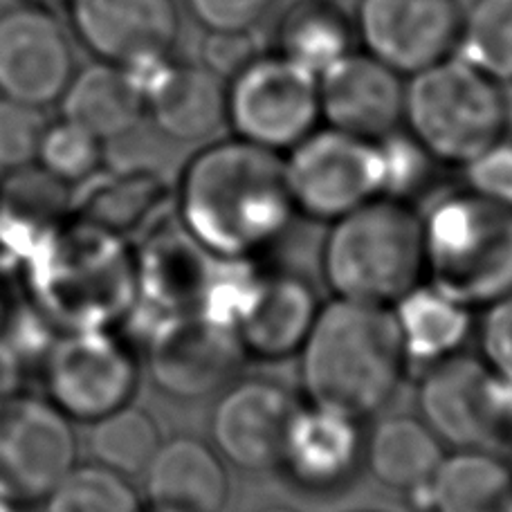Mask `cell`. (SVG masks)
Segmentation results:
<instances>
[{
  "label": "cell",
  "instance_id": "obj_1",
  "mask_svg": "<svg viewBox=\"0 0 512 512\" xmlns=\"http://www.w3.org/2000/svg\"><path fill=\"white\" fill-rule=\"evenodd\" d=\"M281 153L241 137L207 144L178 182V221L223 259H256L295 218Z\"/></svg>",
  "mask_w": 512,
  "mask_h": 512
},
{
  "label": "cell",
  "instance_id": "obj_2",
  "mask_svg": "<svg viewBox=\"0 0 512 512\" xmlns=\"http://www.w3.org/2000/svg\"><path fill=\"white\" fill-rule=\"evenodd\" d=\"M299 355L310 405L355 420L396 396L409 364L391 308L337 297L319 306Z\"/></svg>",
  "mask_w": 512,
  "mask_h": 512
},
{
  "label": "cell",
  "instance_id": "obj_3",
  "mask_svg": "<svg viewBox=\"0 0 512 512\" xmlns=\"http://www.w3.org/2000/svg\"><path fill=\"white\" fill-rule=\"evenodd\" d=\"M322 274L337 299L391 308L425 277L423 216L407 200L378 196L337 218Z\"/></svg>",
  "mask_w": 512,
  "mask_h": 512
},
{
  "label": "cell",
  "instance_id": "obj_4",
  "mask_svg": "<svg viewBox=\"0 0 512 512\" xmlns=\"http://www.w3.org/2000/svg\"><path fill=\"white\" fill-rule=\"evenodd\" d=\"M425 277L465 308L512 292V207L472 191L438 200L423 216Z\"/></svg>",
  "mask_w": 512,
  "mask_h": 512
},
{
  "label": "cell",
  "instance_id": "obj_5",
  "mask_svg": "<svg viewBox=\"0 0 512 512\" xmlns=\"http://www.w3.org/2000/svg\"><path fill=\"white\" fill-rule=\"evenodd\" d=\"M402 126L438 164L465 167L506 140L510 102L504 86L450 54L407 77Z\"/></svg>",
  "mask_w": 512,
  "mask_h": 512
},
{
  "label": "cell",
  "instance_id": "obj_6",
  "mask_svg": "<svg viewBox=\"0 0 512 512\" xmlns=\"http://www.w3.org/2000/svg\"><path fill=\"white\" fill-rule=\"evenodd\" d=\"M425 425L456 450L508 456L512 447V382L486 362L456 353L427 367L418 387Z\"/></svg>",
  "mask_w": 512,
  "mask_h": 512
},
{
  "label": "cell",
  "instance_id": "obj_7",
  "mask_svg": "<svg viewBox=\"0 0 512 512\" xmlns=\"http://www.w3.org/2000/svg\"><path fill=\"white\" fill-rule=\"evenodd\" d=\"M317 77L277 52H261L227 81V124L234 137L283 153L319 128Z\"/></svg>",
  "mask_w": 512,
  "mask_h": 512
},
{
  "label": "cell",
  "instance_id": "obj_8",
  "mask_svg": "<svg viewBox=\"0 0 512 512\" xmlns=\"http://www.w3.org/2000/svg\"><path fill=\"white\" fill-rule=\"evenodd\" d=\"M297 214L333 223L382 196L378 142L337 128H315L283 158Z\"/></svg>",
  "mask_w": 512,
  "mask_h": 512
},
{
  "label": "cell",
  "instance_id": "obj_9",
  "mask_svg": "<svg viewBox=\"0 0 512 512\" xmlns=\"http://www.w3.org/2000/svg\"><path fill=\"white\" fill-rule=\"evenodd\" d=\"M72 465L75 434L57 405L0 398V495L14 504L48 497Z\"/></svg>",
  "mask_w": 512,
  "mask_h": 512
},
{
  "label": "cell",
  "instance_id": "obj_10",
  "mask_svg": "<svg viewBox=\"0 0 512 512\" xmlns=\"http://www.w3.org/2000/svg\"><path fill=\"white\" fill-rule=\"evenodd\" d=\"M70 30L48 7L21 3L0 12V97L30 106L59 104L77 72Z\"/></svg>",
  "mask_w": 512,
  "mask_h": 512
},
{
  "label": "cell",
  "instance_id": "obj_11",
  "mask_svg": "<svg viewBox=\"0 0 512 512\" xmlns=\"http://www.w3.org/2000/svg\"><path fill=\"white\" fill-rule=\"evenodd\" d=\"M461 12L459 0H358L355 39L407 79L454 54Z\"/></svg>",
  "mask_w": 512,
  "mask_h": 512
},
{
  "label": "cell",
  "instance_id": "obj_12",
  "mask_svg": "<svg viewBox=\"0 0 512 512\" xmlns=\"http://www.w3.org/2000/svg\"><path fill=\"white\" fill-rule=\"evenodd\" d=\"M243 358L234 328L198 313L162 317L146 335L151 378L173 398L209 396L234 376Z\"/></svg>",
  "mask_w": 512,
  "mask_h": 512
},
{
  "label": "cell",
  "instance_id": "obj_13",
  "mask_svg": "<svg viewBox=\"0 0 512 512\" xmlns=\"http://www.w3.org/2000/svg\"><path fill=\"white\" fill-rule=\"evenodd\" d=\"M48 387L63 414L99 420L126 407L137 389V364L104 328H79L48 360Z\"/></svg>",
  "mask_w": 512,
  "mask_h": 512
},
{
  "label": "cell",
  "instance_id": "obj_14",
  "mask_svg": "<svg viewBox=\"0 0 512 512\" xmlns=\"http://www.w3.org/2000/svg\"><path fill=\"white\" fill-rule=\"evenodd\" d=\"M68 27L93 59L128 66L176 54L178 0H68Z\"/></svg>",
  "mask_w": 512,
  "mask_h": 512
},
{
  "label": "cell",
  "instance_id": "obj_15",
  "mask_svg": "<svg viewBox=\"0 0 512 512\" xmlns=\"http://www.w3.org/2000/svg\"><path fill=\"white\" fill-rule=\"evenodd\" d=\"M322 122L378 142L402 128L407 79L364 50H353L317 79Z\"/></svg>",
  "mask_w": 512,
  "mask_h": 512
},
{
  "label": "cell",
  "instance_id": "obj_16",
  "mask_svg": "<svg viewBox=\"0 0 512 512\" xmlns=\"http://www.w3.org/2000/svg\"><path fill=\"white\" fill-rule=\"evenodd\" d=\"M218 259L180 221L160 223L135 256L137 308L153 319L200 313Z\"/></svg>",
  "mask_w": 512,
  "mask_h": 512
},
{
  "label": "cell",
  "instance_id": "obj_17",
  "mask_svg": "<svg viewBox=\"0 0 512 512\" xmlns=\"http://www.w3.org/2000/svg\"><path fill=\"white\" fill-rule=\"evenodd\" d=\"M297 400L279 382L250 378L225 393L214 409L212 438L236 468L259 472L279 465Z\"/></svg>",
  "mask_w": 512,
  "mask_h": 512
},
{
  "label": "cell",
  "instance_id": "obj_18",
  "mask_svg": "<svg viewBox=\"0 0 512 512\" xmlns=\"http://www.w3.org/2000/svg\"><path fill=\"white\" fill-rule=\"evenodd\" d=\"M319 313L315 290L290 272H263L236 322L245 358L286 360L301 351Z\"/></svg>",
  "mask_w": 512,
  "mask_h": 512
},
{
  "label": "cell",
  "instance_id": "obj_19",
  "mask_svg": "<svg viewBox=\"0 0 512 512\" xmlns=\"http://www.w3.org/2000/svg\"><path fill=\"white\" fill-rule=\"evenodd\" d=\"M362 454L360 420L308 402L290 420L279 465L299 486L331 490L353 477Z\"/></svg>",
  "mask_w": 512,
  "mask_h": 512
},
{
  "label": "cell",
  "instance_id": "obj_20",
  "mask_svg": "<svg viewBox=\"0 0 512 512\" xmlns=\"http://www.w3.org/2000/svg\"><path fill=\"white\" fill-rule=\"evenodd\" d=\"M146 117L173 142H203L227 124V81L198 59L173 57L144 97Z\"/></svg>",
  "mask_w": 512,
  "mask_h": 512
},
{
  "label": "cell",
  "instance_id": "obj_21",
  "mask_svg": "<svg viewBox=\"0 0 512 512\" xmlns=\"http://www.w3.org/2000/svg\"><path fill=\"white\" fill-rule=\"evenodd\" d=\"M151 506L182 512H223L230 499V477L221 454L191 436L162 443L146 468Z\"/></svg>",
  "mask_w": 512,
  "mask_h": 512
},
{
  "label": "cell",
  "instance_id": "obj_22",
  "mask_svg": "<svg viewBox=\"0 0 512 512\" xmlns=\"http://www.w3.org/2000/svg\"><path fill=\"white\" fill-rule=\"evenodd\" d=\"M59 106L63 120L86 128L104 144L133 133L146 117L144 99L124 70L97 59L77 68Z\"/></svg>",
  "mask_w": 512,
  "mask_h": 512
},
{
  "label": "cell",
  "instance_id": "obj_23",
  "mask_svg": "<svg viewBox=\"0 0 512 512\" xmlns=\"http://www.w3.org/2000/svg\"><path fill=\"white\" fill-rule=\"evenodd\" d=\"M364 456L382 486L405 492L418 508L429 481L445 459V447L423 418L396 416L373 427Z\"/></svg>",
  "mask_w": 512,
  "mask_h": 512
},
{
  "label": "cell",
  "instance_id": "obj_24",
  "mask_svg": "<svg viewBox=\"0 0 512 512\" xmlns=\"http://www.w3.org/2000/svg\"><path fill=\"white\" fill-rule=\"evenodd\" d=\"M512 504V465L488 450L445 454L418 510L506 512Z\"/></svg>",
  "mask_w": 512,
  "mask_h": 512
},
{
  "label": "cell",
  "instance_id": "obj_25",
  "mask_svg": "<svg viewBox=\"0 0 512 512\" xmlns=\"http://www.w3.org/2000/svg\"><path fill=\"white\" fill-rule=\"evenodd\" d=\"M353 43V18L335 0H295L274 25L272 52L319 79Z\"/></svg>",
  "mask_w": 512,
  "mask_h": 512
},
{
  "label": "cell",
  "instance_id": "obj_26",
  "mask_svg": "<svg viewBox=\"0 0 512 512\" xmlns=\"http://www.w3.org/2000/svg\"><path fill=\"white\" fill-rule=\"evenodd\" d=\"M391 310L407 360L427 367L461 353L472 331L470 308L456 304L429 283H418Z\"/></svg>",
  "mask_w": 512,
  "mask_h": 512
},
{
  "label": "cell",
  "instance_id": "obj_27",
  "mask_svg": "<svg viewBox=\"0 0 512 512\" xmlns=\"http://www.w3.org/2000/svg\"><path fill=\"white\" fill-rule=\"evenodd\" d=\"M454 54L497 84H512V0H472L463 7Z\"/></svg>",
  "mask_w": 512,
  "mask_h": 512
},
{
  "label": "cell",
  "instance_id": "obj_28",
  "mask_svg": "<svg viewBox=\"0 0 512 512\" xmlns=\"http://www.w3.org/2000/svg\"><path fill=\"white\" fill-rule=\"evenodd\" d=\"M160 445V429L151 414L131 405L95 420L90 432V452L97 463L122 477L146 472Z\"/></svg>",
  "mask_w": 512,
  "mask_h": 512
},
{
  "label": "cell",
  "instance_id": "obj_29",
  "mask_svg": "<svg viewBox=\"0 0 512 512\" xmlns=\"http://www.w3.org/2000/svg\"><path fill=\"white\" fill-rule=\"evenodd\" d=\"M167 198L169 189L158 173L149 169L122 173L106 180V185L97 187L95 194L88 196L90 225L120 236L158 214Z\"/></svg>",
  "mask_w": 512,
  "mask_h": 512
},
{
  "label": "cell",
  "instance_id": "obj_30",
  "mask_svg": "<svg viewBox=\"0 0 512 512\" xmlns=\"http://www.w3.org/2000/svg\"><path fill=\"white\" fill-rule=\"evenodd\" d=\"M45 512H142L126 477L104 465L72 468L48 495Z\"/></svg>",
  "mask_w": 512,
  "mask_h": 512
},
{
  "label": "cell",
  "instance_id": "obj_31",
  "mask_svg": "<svg viewBox=\"0 0 512 512\" xmlns=\"http://www.w3.org/2000/svg\"><path fill=\"white\" fill-rule=\"evenodd\" d=\"M102 151L104 142L99 137L61 117L48 124L36 162L61 182H79L93 176L102 162Z\"/></svg>",
  "mask_w": 512,
  "mask_h": 512
},
{
  "label": "cell",
  "instance_id": "obj_32",
  "mask_svg": "<svg viewBox=\"0 0 512 512\" xmlns=\"http://www.w3.org/2000/svg\"><path fill=\"white\" fill-rule=\"evenodd\" d=\"M380 171H382V196L407 200L411 194L423 189L434 164H438L423 146L407 131H393L378 140Z\"/></svg>",
  "mask_w": 512,
  "mask_h": 512
},
{
  "label": "cell",
  "instance_id": "obj_33",
  "mask_svg": "<svg viewBox=\"0 0 512 512\" xmlns=\"http://www.w3.org/2000/svg\"><path fill=\"white\" fill-rule=\"evenodd\" d=\"M48 124L45 108L0 97V167L23 169L36 162Z\"/></svg>",
  "mask_w": 512,
  "mask_h": 512
},
{
  "label": "cell",
  "instance_id": "obj_34",
  "mask_svg": "<svg viewBox=\"0 0 512 512\" xmlns=\"http://www.w3.org/2000/svg\"><path fill=\"white\" fill-rule=\"evenodd\" d=\"M277 0H185L191 18L205 32H254Z\"/></svg>",
  "mask_w": 512,
  "mask_h": 512
},
{
  "label": "cell",
  "instance_id": "obj_35",
  "mask_svg": "<svg viewBox=\"0 0 512 512\" xmlns=\"http://www.w3.org/2000/svg\"><path fill=\"white\" fill-rule=\"evenodd\" d=\"M463 169L465 189L492 203L512 207V142L501 140Z\"/></svg>",
  "mask_w": 512,
  "mask_h": 512
},
{
  "label": "cell",
  "instance_id": "obj_36",
  "mask_svg": "<svg viewBox=\"0 0 512 512\" xmlns=\"http://www.w3.org/2000/svg\"><path fill=\"white\" fill-rule=\"evenodd\" d=\"M479 349L486 367L512 382V292L486 306L479 328Z\"/></svg>",
  "mask_w": 512,
  "mask_h": 512
},
{
  "label": "cell",
  "instance_id": "obj_37",
  "mask_svg": "<svg viewBox=\"0 0 512 512\" xmlns=\"http://www.w3.org/2000/svg\"><path fill=\"white\" fill-rule=\"evenodd\" d=\"M259 54L254 32H205L198 61L214 75L230 81Z\"/></svg>",
  "mask_w": 512,
  "mask_h": 512
},
{
  "label": "cell",
  "instance_id": "obj_38",
  "mask_svg": "<svg viewBox=\"0 0 512 512\" xmlns=\"http://www.w3.org/2000/svg\"><path fill=\"white\" fill-rule=\"evenodd\" d=\"M14 506H16L14 501H9V499H5L3 495H0V512H16Z\"/></svg>",
  "mask_w": 512,
  "mask_h": 512
},
{
  "label": "cell",
  "instance_id": "obj_39",
  "mask_svg": "<svg viewBox=\"0 0 512 512\" xmlns=\"http://www.w3.org/2000/svg\"><path fill=\"white\" fill-rule=\"evenodd\" d=\"M27 3H34V5L50 7V5H57V3H68V0H27Z\"/></svg>",
  "mask_w": 512,
  "mask_h": 512
},
{
  "label": "cell",
  "instance_id": "obj_40",
  "mask_svg": "<svg viewBox=\"0 0 512 512\" xmlns=\"http://www.w3.org/2000/svg\"><path fill=\"white\" fill-rule=\"evenodd\" d=\"M259 512H297V510L286 508V506H272V508H263V510H259Z\"/></svg>",
  "mask_w": 512,
  "mask_h": 512
},
{
  "label": "cell",
  "instance_id": "obj_41",
  "mask_svg": "<svg viewBox=\"0 0 512 512\" xmlns=\"http://www.w3.org/2000/svg\"><path fill=\"white\" fill-rule=\"evenodd\" d=\"M149 512H182V510H173V508H158V506H153Z\"/></svg>",
  "mask_w": 512,
  "mask_h": 512
},
{
  "label": "cell",
  "instance_id": "obj_42",
  "mask_svg": "<svg viewBox=\"0 0 512 512\" xmlns=\"http://www.w3.org/2000/svg\"><path fill=\"white\" fill-rule=\"evenodd\" d=\"M506 512H512V504H510V506H508V508H506Z\"/></svg>",
  "mask_w": 512,
  "mask_h": 512
},
{
  "label": "cell",
  "instance_id": "obj_43",
  "mask_svg": "<svg viewBox=\"0 0 512 512\" xmlns=\"http://www.w3.org/2000/svg\"><path fill=\"white\" fill-rule=\"evenodd\" d=\"M508 456H510V459H512V447H510V452H508Z\"/></svg>",
  "mask_w": 512,
  "mask_h": 512
}]
</instances>
